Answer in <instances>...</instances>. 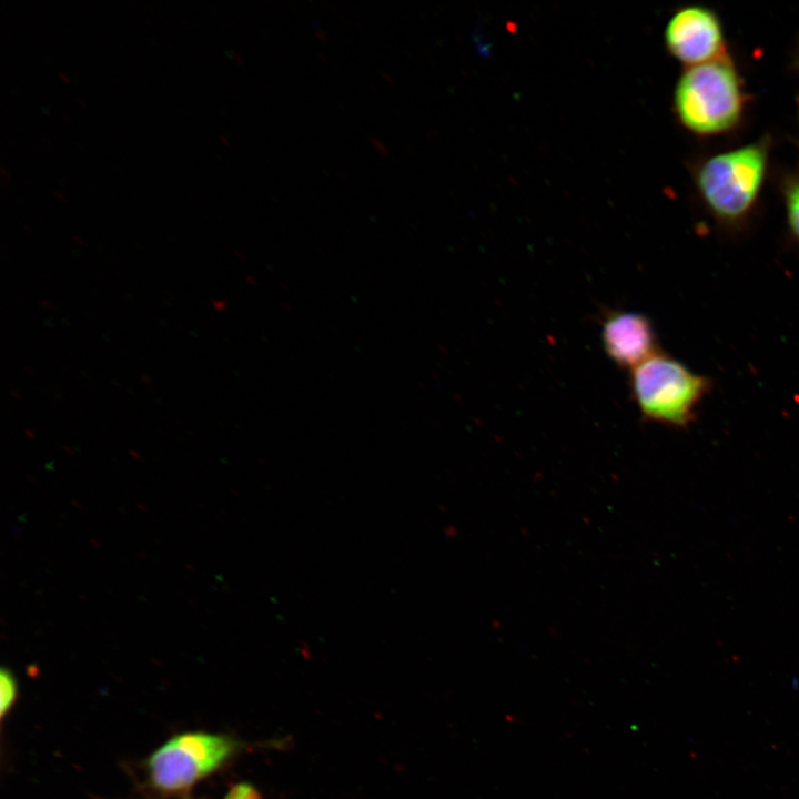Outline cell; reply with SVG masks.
Wrapping results in <instances>:
<instances>
[{
  "instance_id": "6",
  "label": "cell",
  "mask_w": 799,
  "mask_h": 799,
  "mask_svg": "<svg viewBox=\"0 0 799 799\" xmlns=\"http://www.w3.org/2000/svg\"><path fill=\"white\" fill-rule=\"evenodd\" d=\"M601 341L613 363L630 371L660 351L653 322L639 312L607 313L601 324Z\"/></svg>"
},
{
  "instance_id": "3",
  "label": "cell",
  "mask_w": 799,
  "mask_h": 799,
  "mask_svg": "<svg viewBox=\"0 0 799 799\" xmlns=\"http://www.w3.org/2000/svg\"><path fill=\"white\" fill-rule=\"evenodd\" d=\"M675 111L685 128L709 136L732 130L741 120L746 95L729 59L688 67L675 89Z\"/></svg>"
},
{
  "instance_id": "1",
  "label": "cell",
  "mask_w": 799,
  "mask_h": 799,
  "mask_svg": "<svg viewBox=\"0 0 799 799\" xmlns=\"http://www.w3.org/2000/svg\"><path fill=\"white\" fill-rule=\"evenodd\" d=\"M714 380L692 371L661 350L630 371L629 387L640 416L674 429H687L698 419Z\"/></svg>"
},
{
  "instance_id": "2",
  "label": "cell",
  "mask_w": 799,
  "mask_h": 799,
  "mask_svg": "<svg viewBox=\"0 0 799 799\" xmlns=\"http://www.w3.org/2000/svg\"><path fill=\"white\" fill-rule=\"evenodd\" d=\"M769 141H760L718 153L699 166L697 189L720 225L738 230L745 225L761 191L768 164Z\"/></svg>"
},
{
  "instance_id": "11",
  "label": "cell",
  "mask_w": 799,
  "mask_h": 799,
  "mask_svg": "<svg viewBox=\"0 0 799 799\" xmlns=\"http://www.w3.org/2000/svg\"><path fill=\"white\" fill-rule=\"evenodd\" d=\"M53 194H54V196H55L57 199H59V200H64L63 194H62L61 192H59V191L55 190V191L53 192Z\"/></svg>"
},
{
  "instance_id": "8",
  "label": "cell",
  "mask_w": 799,
  "mask_h": 799,
  "mask_svg": "<svg viewBox=\"0 0 799 799\" xmlns=\"http://www.w3.org/2000/svg\"><path fill=\"white\" fill-rule=\"evenodd\" d=\"M18 698V682L8 668L0 671V718L1 721L11 711Z\"/></svg>"
},
{
  "instance_id": "10",
  "label": "cell",
  "mask_w": 799,
  "mask_h": 799,
  "mask_svg": "<svg viewBox=\"0 0 799 799\" xmlns=\"http://www.w3.org/2000/svg\"><path fill=\"white\" fill-rule=\"evenodd\" d=\"M58 75H59V78H60L63 82H68V81H69V78H68V75H67L64 72L58 71Z\"/></svg>"
},
{
  "instance_id": "9",
  "label": "cell",
  "mask_w": 799,
  "mask_h": 799,
  "mask_svg": "<svg viewBox=\"0 0 799 799\" xmlns=\"http://www.w3.org/2000/svg\"><path fill=\"white\" fill-rule=\"evenodd\" d=\"M224 799H261L259 791L250 783L233 785L225 793Z\"/></svg>"
},
{
  "instance_id": "7",
  "label": "cell",
  "mask_w": 799,
  "mask_h": 799,
  "mask_svg": "<svg viewBox=\"0 0 799 799\" xmlns=\"http://www.w3.org/2000/svg\"><path fill=\"white\" fill-rule=\"evenodd\" d=\"M785 205L788 230L799 246V179H792L785 185Z\"/></svg>"
},
{
  "instance_id": "4",
  "label": "cell",
  "mask_w": 799,
  "mask_h": 799,
  "mask_svg": "<svg viewBox=\"0 0 799 799\" xmlns=\"http://www.w3.org/2000/svg\"><path fill=\"white\" fill-rule=\"evenodd\" d=\"M237 749L239 742L225 735L204 731L175 735L148 757V782L164 796L185 793L227 763Z\"/></svg>"
},
{
  "instance_id": "5",
  "label": "cell",
  "mask_w": 799,
  "mask_h": 799,
  "mask_svg": "<svg viewBox=\"0 0 799 799\" xmlns=\"http://www.w3.org/2000/svg\"><path fill=\"white\" fill-rule=\"evenodd\" d=\"M665 40L668 51L688 67L727 55L721 22L702 6L678 10L666 26Z\"/></svg>"
}]
</instances>
